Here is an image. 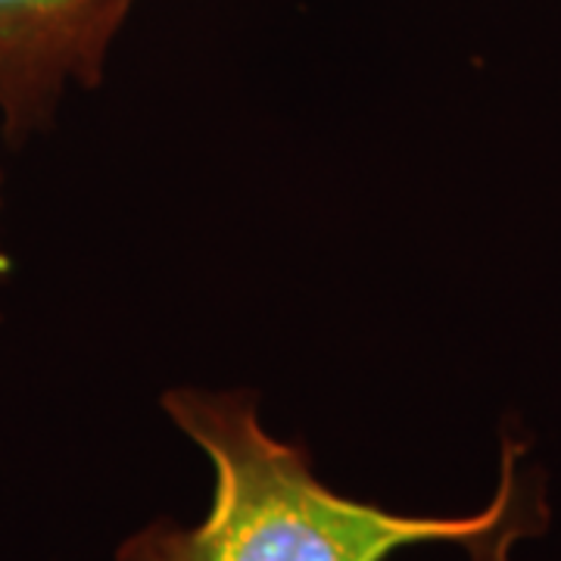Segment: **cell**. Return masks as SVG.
<instances>
[{"label":"cell","mask_w":561,"mask_h":561,"mask_svg":"<svg viewBox=\"0 0 561 561\" xmlns=\"http://www.w3.org/2000/svg\"><path fill=\"white\" fill-rule=\"evenodd\" d=\"M138 0H0L7 147L47 131L72 91H94Z\"/></svg>","instance_id":"2"},{"label":"cell","mask_w":561,"mask_h":561,"mask_svg":"<svg viewBox=\"0 0 561 561\" xmlns=\"http://www.w3.org/2000/svg\"><path fill=\"white\" fill-rule=\"evenodd\" d=\"M165 415L216 471L201 524L160 518L116 549V561H390L400 549L449 542L471 561H512V546L540 537L549 505L540 471L524 468L527 443L502 440L500 486L474 515H400L343 496L312 471L309 453L272 437L253 390L175 387Z\"/></svg>","instance_id":"1"},{"label":"cell","mask_w":561,"mask_h":561,"mask_svg":"<svg viewBox=\"0 0 561 561\" xmlns=\"http://www.w3.org/2000/svg\"><path fill=\"white\" fill-rule=\"evenodd\" d=\"M3 144H7V138H3V128H0V150H3ZM0 213H3V160H0ZM7 275H10V253L0 241V284L7 280Z\"/></svg>","instance_id":"3"}]
</instances>
